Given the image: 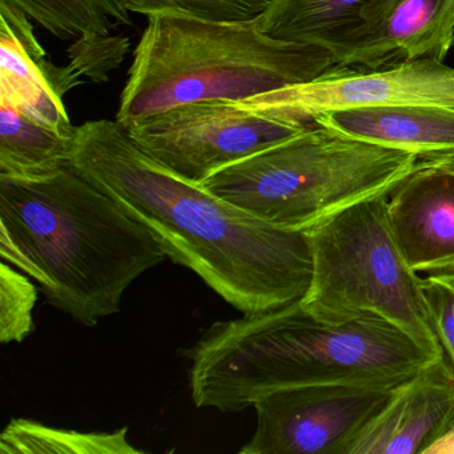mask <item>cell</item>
<instances>
[{
    "instance_id": "1",
    "label": "cell",
    "mask_w": 454,
    "mask_h": 454,
    "mask_svg": "<svg viewBox=\"0 0 454 454\" xmlns=\"http://www.w3.org/2000/svg\"><path fill=\"white\" fill-rule=\"evenodd\" d=\"M70 166L147 228L243 315L299 301L309 289L307 232L273 227L145 155L116 121L76 127Z\"/></svg>"
},
{
    "instance_id": "2",
    "label": "cell",
    "mask_w": 454,
    "mask_h": 454,
    "mask_svg": "<svg viewBox=\"0 0 454 454\" xmlns=\"http://www.w3.org/2000/svg\"><path fill=\"white\" fill-rule=\"evenodd\" d=\"M184 355L193 403L223 413H239L286 387L401 384L438 358L379 316L323 323L301 300L217 321Z\"/></svg>"
},
{
    "instance_id": "3",
    "label": "cell",
    "mask_w": 454,
    "mask_h": 454,
    "mask_svg": "<svg viewBox=\"0 0 454 454\" xmlns=\"http://www.w3.org/2000/svg\"><path fill=\"white\" fill-rule=\"evenodd\" d=\"M0 231L41 270L47 301L86 326L121 312L127 288L167 257L147 228L71 166L0 175Z\"/></svg>"
},
{
    "instance_id": "4",
    "label": "cell",
    "mask_w": 454,
    "mask_h": 454,
    "mask_svg": "<svg viewBox=\"0 0 454 454\" xmlns=\"http://www.w3.org/2000/svg\"><path fill=\"white\" fill-rule=\"evenodd\" d=\"M147 18L116 114L121 126L183 106L246 99L307 83L336 66L328 50L270 38L256 20Z\"/></svg>"
},
{
    "instance_id": "5",
    "label": "cell",
    "mask_w": 454,
    "mask_h": 454,
    "mask_svg": "<svg viewBox=\"0 0 454 454\" xmlns=\"http://www.w3.org/2000/svg\"><path fill=\"white\" fill-rule=\"evenodd\" d=\"M419 160L316 124L200 185L273 227L304 232L355 204L389 195Z\"/></svg>"
},
{
    "instance_id": "6",
    "label": "cell",
    "mask_w": 454,
    "mask_h": 454,
    "mask_svg": "<svg viewBox=\"0 0 454 454\" xmlns=\"http://www.w3.org/2000/svg\"><path fill=\"white\" fill-rule=\"evenodd\" d=\"M387 204V196L369 199L305 231L312 249L313 275L302 308L323 323L379 316L433 357H442L422 278L395 244Z\"/></svg>"
},
{
    "instance_id": "7",
    "label": "cell",
    "mask_w": 454,
    "mask_h": 454,
    "mask_svg": "<svg viewBox=\"0 0 454 454\" xmlns=\"http://www.w3.org/2000/svg\"><path fill=\"white\" fill-rule=\"evenodd\" d=\"M313 126L281 111L265 92L183 106L123 127L145 155L200 185L220 169Z\"/></svg>"
},
{
    "instance_id": "8",
    "label": "cell",
    "mask_w": 454,
    "mask_h": 454,
    "mask_svg": "<svg viewBox=\"0 0 454 454\" xmlns=\"http://www.w3.org/2000/svg\"><path fill=\"white\" fill-rule=\"evenodd\" d=\"M400 384L341 382L276 390L254 403L257 424L240 454H344Z\"/></svg>"
},
{
    "instance_id": "9",
    "label": "cell",
    "mask_w": 454,
    "mask_h": 454,
    "mask_svg": "<svg viewBox=\"0 0 454 454\" xmlns=\"http://www.w3.org/2000/svg\"><path fill=\"white\" fill-rule=\"evenodd\" d=\"M284 113L304 123L329 111L392 106L454 108V68L433 58L380 70L334 66L315 81L268 92Z\"/></svg>"
},
{
    "instance_id": "10",
    "label": "cell",
    "mask_w": 454,
    "mask_h": 454,
    "mask_svg": "<svg viewBox=\"0 0 454 454\" xmlns=\"http://www.w3.org/2000/svg\"><path fill=\"white\" fill-rule=\"evenodd\" d=\"M454 46V0H381L334 52L337 67L380 70L411 60L443 62Z\"/></svg>"
},
{
    "instance_id": "11",
    "label": "cell",
    "mask_w": 454,
    "mask_h": 454,
    "mask_svg": "<svg viewBox=\"0 0 454 454\" xmlns=\"http://www.w3.org/2000/svg\"><path fill=\"white\" fill-rule=\"evenodd\" d=\"M453 416L454 374L442 356L397 385L344 454H425Z\"/></svg>"
},
{
    "instance_id": "12",
    "label": "cell",
    "mask_w": 454,
    "mask_h": 454,
    "mask_svg": "<svg viewBox=\"0 0 454 454\" xmlns=\"http://www.w3.org/2000/svg\"><path fill=\"white\" fill-rule=\"evenodd\" d=\"M73 67H58L34 34L31 20L0 0V100L38 123L68 137L76 134L65 95L82 84Z\"/></svg>"
},
{
    "instance_id": "13",
    "label": "cell",
    "mask_w": 454,
    "mask_h": 454,
    "mask_svg": "<svg viewBox=\"0 0 454 454\" xmlns=\"http://www.w3.org/2000/svg\"><path fill=\"white\" fill-rule=\"evenodd\" d=\"M387 223L416 272H454V175L419 160L387 195Z\"/></svg>"
},
{
    "instance_id": "14",
    "label": "cell",
    "mask_w": 454,
    "mask_h": 454,
    "mask_svg": "<svg viewBox=\"0 0 454 454\" xmlns=\"http://www.w3.org/2000/svg\"><path fill=\"white\" fill-rule=\"evenodd\" d=\"M315 121L419 159L454 151V108L419 105L350 108L321 114Z\"/></svg>"
},
{
    "instance_id": "15",
    "label": "cell",
    "mask_w": 454,
    "mask_h": 454,
    "mask_svg": "<svg viewBox=\"0 0 454 454\" xmlns=\"http://www.w3.org/2000/svg\"><path fill=\"white\" fill-rule=\"evenodd\" d=\"M381 0H270L260 30L283 42L323 47L332 55L371 17Z\"/></svg>"
},
{
    "instance_id": "16",
    "label": "cell",
    "mask_w": 454,
    "mask_h": 454,
    "mask_svg": "<svg viewBox=\"0 0 454 454\" xmlns=\"http://www.w3.org/2000/svg\"><path fill=\"white\" fill-rule=\"evenodd\" d=\"M74 137L38 123L0 100V175L42 176L70 166Z\"/></svg>"
},
{
    "instance_id": "17",
    "label": "cell",
    "mask_w": 454,
    "mask_h": 454,
    "mask_svg": "<svg viewBox=\"0 0 454 454\" xmlns=\"http://www.w3.org/2000/svg\"><path fill=\"white\" fill-rule=\"evenodd\" d=\"M129 427L115 432H76L14 419L0 437L2 454H140L129 442Z\"/></svg>"
},
{
    "instance_id": "18",
    "label": "cell",
    "mask_w": 454,
    "mask_h": 454,
    "mask_svg": "<svg viewBox=\"0 0 454 454\" xmlns=\"http://www.w3.org/2000/svg\"><path fill=\"white\" fill-rule=\"evenodd\" d=\"M62 41L108 35L132 26L131 15L119 0H4Z\"/></svg>"
},
{
    "instance_id": "19",
    "label": "cell",
    "mask_w": 454,
    "mask_h": 454,
    "mask_svg": "<svg viewBox=\"0 0 454 454\" xmlns=\"http://www.w3.org/2000/svg\"><path fill=\"white\" fill-rule=\"evenodd\" d=\"M129 14L185 15L214 22H247L256 20L270 0H119Z\"/></svg>"
},
{
    "instance_id": "20",
    "label": "cell",
    "mask_w": 454,
    "mask_h": 454,
    "mask_svg": "<svg viewBox=\"0 0 454 454\" xmlns=\"http://www.w3.org/2000/svg\"><path fill=\"white\" fill-rule=\"evenodd\" d=\"M38 288L7 262H0V341L22 342L34 331Z\"/></svg>"
},
{
    "instance_id": "21",
    "label": "cell",
    "mask_w": 454,
    "mask_h": 454,
    "mask_svg": "<svg viewBox=\"0 0 454 454\" xmlns=\"http://www.w3.org/2000/svg\"><path fill=\"white\" fill-rule=\"evenodd\" d=\"M129 49V39L126 36H84L68 49L70 65L90 81L107 82L108 74L121 65Z\"/></svg>"
},
{
    "instance_id": "22",
    "label": "cell",
    "mask_w": 454,
    "mask_h": 454,
    "mask_svg": "<svg viewBox=\"0 0 454 454\" xmlns=\"http://www.w3.org/2000/svg\"><path fill=\"white\" fill-rule=\"evenodd\" d=\"M422 291L433 332L454 374V272L422 278Z\"/></svg>"
},
{
    "instance_id": "23",
    "label": "cell",
    "mask_w": 454,
    "mask_h": 454,
    "mask_svg": "<svg viewBox=\"0 0 454 454\" xmlns=\"http://www.w3.org/2000/svg\"><path fill=\"white\" fill-rule=\"evenodd\" d=\"M425 454H454V416L440 437L427 449Z\"/></svg>"
},
{
    "instance_id": "24",
    "label": "cell",
    "mask_w": 454,
    "mask_h": 454,
    "mask_svg": "<svg viewBox=\"0 0 454 454\" xmlns=\"http://www.w3.org/2000/svg\"><path fill=\"white\" fill-rule=\"evenodd\" d=\"M422 163L427 166L435 167L454 175V151L450 153H440V155L429 156V158L419 159Z\"/></svg>"
}]
</instances>
